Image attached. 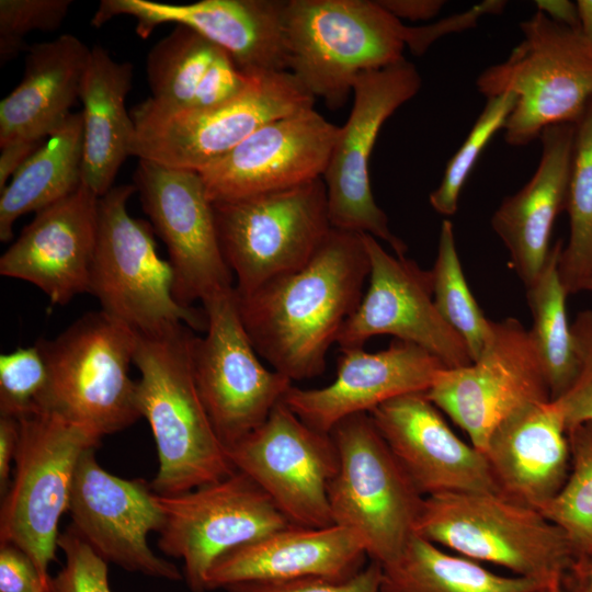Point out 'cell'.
Returning a JSON list of instances; mask_svg holds the SVG:
<instances>
[{"mask_svg": "<svg viewBox=\"0 0 592 592\" xmlns=\"http://www.w3.org/2000/svg\"><path fill=\"white\" fill-rule=\"evenodd\" d=\"M44 141L45 139H15L0 146V192Z\"/></svg>", "mask_w": 592, "mask_h": 592, "instance_id": "f6af8a7d", "label": "cell"}, {"mask_svg": "<svg viewBox=\"0 0 592 592\" xmlns=\"http://www.w3.org/2000/svg\"><path fill=\"white\" fill-rule=\"evenodd\" d=\"M146 73L148 100L172 111L219 104L240 93L253 77L218 45L184 25H177L152 46Z\"/></svg>", "mask_w": 592, "mask_h": 592, "instance_id": "f1b7e54d", "label": "cell"}, {"mask_svg": "<svg viewBox=\"0 0 592 592\" xmlns=\"http://www.w3.org/2000/svg\"><path fill=\"white\" fill-rule=\"evenodd\" d=\"M164 514L158 547L181 558L192 592H205L209 570L228 551L293 525L246 474L172 496L156 493Z\"/></svg>", "mask_w": 592, "mask_h": 592, "instance_id": "5bb4252c", "label": "cell"}, {"mask_svg": "<svg viewBox=\"0 0 592 592\" xmlns=\"http://www.w3.org/2000/svg\"><path fill=\"white\" fill-rule=\"evenodd\" d=\"M71 4V0H0L1 65L26 49L24 38L31 32L60 27Z\"/></svg>", "mask_w": 592, "mask_h": 592, "instance_id": "f35d334b", "label": "cell"}, {"mask_svg": "<svg viewBox=\"0 0 592 592\" xmlns=\"http://www.w3.org/2000/svg\"><path fill=\"white\" fill-rule=\"evenodd\" d=\"M133 185L152 229L164 242L184 306L234 287L219 246L213 203L198 172L138 159Z\"/></svg>", "mask_w": 592, "mask_h": 592, "instance_id": "e0dca14e", "label": "cell"}, {"mask_svg": "<svg viewBox=\"0 0 592 592\" xmlns=\"http://www.w3.org/2000/svg\"><path fill=\"white\" fill-rule=\"evenodd\" d=\"M567 437L570 471L540 512L561 530L577 562L592 557V421L568 429Z\"/></svg>", "mask_w": 592, "mask_h": 592, "instance_id": "d590c367", "label": "cell"}, {"mask_svg": "<svg viewBox=\"0 0 592 592\" xmlns=\"http://www.w3.org/2000/svg\"><path fill=\"white\" fill-rule=\"evenodd\" d=\"M132 184L113 186L99 198V223L89 293L101 310L138 334L178 325L205 332L203 308L180 304L170 263L157 252L152 227L130 216Z\"/></svg>", "mask_w": 592, "mask_h": 592, "instance_id": "ba28073f", "label": "cell"}, {"mask_svg": "<svg viewBox=\"0 0 592 592\" xmlns=\"http://www.w3.org/2000/svg\"><path fill=\"white\" fill-rule=\"evenodd\" d=\"M522 41L506 60L476 80L487 99L511 93L515 105L504 124L510 146H526L554 125L576 124L592 99V46L580 29L536 11L520 23Z\"/></svg>", "mask_w": 592, "mask_h": 592, "instance_id": "5b68a950", "label": "cell"}, {"mask_svg": "<svg viewBox=\"0 0 592 592\" xmlns=\"http://www.w3.org/2000/svg\"><path fill=\"white\" fill-rule=\"evenodd\" d=\"M382 567L372 561L345 579L305 577L278 581L240 583L229 592H380Z\"/></svg>", "mask_w": 592, "mask_h": 592, "instance_id": "60d3db41", "label": "cell"}, {"mask_svg": "<svg viewBox=\"0 0 592 592\" xmlns=\"http://www.w3.org/2000/svg\"><path fill=\"white\" fill-rule=\"evenodd\" d=\"M137 334L102 310L91 311L56 338L37 341L49 371L41 411L77 423L101 439L141 418L130 377Z\"/></svg>", "mask_w": 592, "mask_h": 592, "instance_id": "52a82bcc", "label": "cell"}, {"mask_svg": "<svg viewBox=\"0 0 592 592\" xmlns=\"http://www.w3.org/2000/svg\"><path fill=\"white\" fill-rule=\"evenodd\" d=\"M213 206L221 253L239 297L301 269L332 228L322 178Z\"/></svg>", "mask_w": 592, "mask_h": 592, "instance_id": "8fae6325", "label": "cell"}, {"mask_svg": "<svg viewBox=\"0 0 592 592\" xmlns=\"http://www.w3.org/2000/svg\"><path fill=\"white\" fill-rule=\"evenodd\" d=\"M566 589L572 592H592V557L573 563Z\"/></svg>", "mask_w": 592, "mask_h": 592, "instance_id": "681fc988", "label": "cell"}, {"mask_svg": "<svg viewBox=\"0 0 592 592\" xmlns=\"http://www.w3.org/2000/svg\"><path fill=\"white\" fill-rule=\"evenodd\" d=\"M537 11L554 22L571 29H580L577 3L569 0H536Z\"/></svg>", "mask_w": 592, "mask_h": 592, "instance_id": "c3c4849f", "label": "cell"}, {"mask_svg": "<svg viewBox=\"0 0 592 592\" xmlns=\"http://www.w3.org/2000/svg\"><path fill=\"white\" fill-rule=\"evenodd\" d=\"M505 5L506 2L502 0H487L463 13L449 15L436 23L422 26H407L406 47L412 54L421 56L442 36L474 27L479 18L485 14H499Z\"/></svg>", "mask_w": 592, "mask_h": 592, "instance_id": "b9f144b4", "label": "cell"}, {"mask_svg": "<svg viewBox=\"0 0 592 592\" xmlns=\"http://www.w3.org/2000/svg\"><path fill=\"white\" fill-rule=\"evenodd\" d=\"M515 101L511 93L487 99L466 139L447 162L441 183L430 193L429 201L436 213L443 216L456 213L468 175L493 135L503 129Z\"/></svg>", "mask_w": 592, "mask_h": 592, "instance_id": "8d00e7d4", "label": "cell"}, {"mask_svg": "<svg viewBox=\"0 0 592 592\" xmlns=\"http://www.w3.org/2000/svg\"><path fill=\"white\" fill-rule=\"evenodd\" d=\"M368 275L364 234L331 228L301 269L238 296L258 355L292 382L322 375L328 350L360 305Z\"/></svg>", "mask_w": 592, "mask_h": 592, "instance_id": "6da1fadb", "label": "cell"}, {"mask_svg": "<svg viewBox=\"0 0 592 592\" xmlns=\"http://www.w3.org/2000/svg\"><path fill=\"white\" fill-rule=\"evenodd\" d=\"M136 334L134 365L140 373L137 406L150 426L159 458L152 490L178 494L232 474L236 469L195 386L193 330L178 325L152 334Z\"/></svg>", "mask_w": 592, "mask_h": 592, "instance_id": "7a4b0ae2", "label": "cell"}, {"mask_svg": "<svg viewBox=\"0 0 592 592\" xmlns=\"http://www.w3.org/2000/svg\"><path fill=\"white\" fill-rule=\"evenodd\" d=\"M226 453L235 469L249 476L293 525H333L328 491L339 466L335 444L283 401Z\"/></svg>", "mask_w": 592, "mask_h": 592, "instance_id": "2e32d148", "label": "cell"}, {"mask_svg": "<svg viewBox=\"0 0 592 592\" xmlns=\"http://www.w3.org/2000/svg\"><path fill=\"white\" fill-rule=\"evenodd\" d=\"M366 557L361 539L346 527L291 525L220 557L208 572L206 590L305 577L345 579L364 567Z\"/></svg>", "mask_w": 592, "mask_h": 592, "instance_id": "d4e9b609", "label": "cell"}, {"mask_svg": "<svg viewBox=\"0 0 592 592\" xmlns=\"http://www.w3.org/2000/svg\"><path fill=\"white\" fill-rule=\"evenodd\" d=\"M580 31L592 46V0H578L577 2Z\"/></svg>", "mask_w": 592, "mask_h": 592, "instance_id": "816d5d0a", "label": "cell"}, {"mask_svg": "<svg viewBox=\"0 0 592 592\" xmlns=\"http://www.w3.org/2000/svg\"><path fill=\"white\" fill-rule=\"evenodd\" d=\"M421 84L417 67L405 58L361 73L353 86L349 118L339 129L322 175L331 227L384 240L397 255H405L407 246L391 232L374 200L368 162L383 124Z\"/></svg>", "mask_w": 592, "mask_h": 592, "instance_id": "4fadbf2b", "label": "cell"}, {"mask_svg": "<svg viewBox=\"0 0 592 592\" xmlns=\"http://www.w3.org/2000/svg\"><path fill=\"white\" fill-rule=\"evenodd\" d=\"M99 198L81 185L37 212L0 258L2 276L39 288L52 305L89 293L95 252Z\"/></svg>", "mask_w": 592, "mask_h": 592, "instance_id": "603a6c76", "label": "cell"}, {"mask_svg": "<svg viewBox=\"0 0 592 592\" xmlns=\"http://www.w3.org/2000/svg\"><path fill=\"white\" fill-rule=\"evenodd\" d=\"M571 330L576 348H592V309L579 312Z\"/></svg>", "mask_w": 592, "mask_h": 592, "instance_id": "f907efd6", "label": "cell"}, {"mask_svg": "<svg viewBox=\"0 0 592 592\" xmlns=\"http://www.w3.org/2000/svg\"><path fill=\"white\" fill-rule=\"evenodd\" d=\"M87 449L76 468L69 512L71 526L106 562L126 571L179 581V568L148 545V534L160 532L164 514L151 485L124 479L102 468Z\"/></svg>", "mask_w": 592, "mask_h": 592, "instance_id": "d6986e66", "label": "cell"}, {"mask_svg": "<svg viewBox=\"0 0 592 592\" xmlns=\"http://www.w3.org/2000/svg\"><path fill=\"white\" fill-rule=\"evenodd\" d=\"M49 371L36 342L0 355V415L15 419L42 410Z\"/></svg>", "mask_w": 592, "mask_h": 592, "instance_id": "74e56055", "label": "cell"}, {"mask_svg": "<svg viewBox=\"0 0 592 592\" xmlns=\"http://www.w3.org/2000/svg\"><path fill=\"white\" fill-rule=\"evenodd\" d=\"M563 592H572V591H570V590H566V591H563Z\"/></svg>", "mask_w": 592, "mask_h": 592, "instance_id": "db71d44e", "label": "cell"}, {"mask_svg": "<svg viewBox=\"0 0 592 592\" xmlns=\"http://www.w3.org/2000/svg\"><path fill=\"white\" fill-rule=\"evenodd\" d=\"M329 434L339 457L328 491L332 522L353 531L367 557L384 565L414 534L424 497L368 413L343 419Z\"/></svg>", "mask_w": 592, "mask_h": 592, "instance_id": "30bf717a", "label": "cell"}, {"mask_svg": "<svg viewBox=\"0 0 592 592\" xmlns=\"http://www.w3.org/2000/svg\"><path fill=\"white\" fill-rule=\"evenodd\" d=\"M285 8L283 0H202L187 4L102 0L91 24L100 27L116 16L128 15L136 20V33L143 38L164 23L184 25L223 48L244 73L258 76L287 71Z\"/></svg>", "mask_w": 592, "mask_h": 592, "instance_id": "ffe728a7", "label": "cell"}, {"mask_svg": "<svg viewBox=\"0 0 592 592\" xmlns=\"http://www.w3.org/2000/svg\"><path fill=\"white\" fill-rule=\"evenodd\" d=\"M414 533L480 563L566 591L574 558L561 530L500 491L424 497Z\"/></svg>", "mask_w": 592, "mask_h": 592, "instance_id": "3957f363", "label": "cell"}, {"mask_svg": "<svg viewBox=\"0 0 592 592\" xmlns=\"http://www.w3.org/2000/svg\"><path fill=\"white\" fill-rule=\"evenodd\" d=\"M205 335H194L192 372L207 415L225 447L262 425L293 382L259 360L239 312L235 286L202 301Z\"/></svg>", "mask_w": 592, "mask_h": 592, "instance_id": "7c38bea8", "label": "cell"}, {"mask_svg": "<svg viewBox=\"0 0 592 592\" xmlns=\"http://www.w3.org/2000/svg\"><path fill=\"white\" fill-rule=\"evenodd\" d=\"M493 329L491 343L477 360L442 368L425 391L482 453L494 430L512 413L551 400L530 330L515 318L494 321Z\"/></svg>", "mask_w": 592, "mask_h": 592, "instance_id": "9a60e30c", "label": "cell"}, {"mask_svg": "<svg viewBox=\"0 0 592 592\" xmlns=\"http://www.w3.org/2000/svg\"><path fill=\"white\" fill-rule=\"evenodd\" d=\"M133 65L116 61L101 46L91 48L81 82L83 110L82 184L105 195L129 156L134 124L125 107L132 89Z\"/></svg>", "mask_w": 592, "mask_h": 592, "instance_id": "f546056e", "label": "cell"}, {"mask_svg": "<svg viewBox=\"0 0 592 592\" xmlns=\"http://www.w3.org/2000/svg\"><path fill=\"white\" fill-rule=\"evenodd\" d=\"M81 112L66 122L24 162L0 192V240L13 237L15 221L73 193L82 183Z\"/></svg>", "mask_w": 592, "mask_h": 592, "instance_id": "4dcf8cb0", "label": "cell"}, {"mask_svg": "<svg viewBox=\"0 0 592 592\" xmlns=\"http://www.w3.org/2000/svg\"><path fill=\"white\" fill-rule=\"evenodd\" d=\"M19 420L8 415H0V492L8 491L11 463L15 458L19 445Z\"/></svg>", "mask_w": 592, "mask_h": 592, "instance_id": "bcb514c9", "label": "cell"}, {"mask_svg": "<svg viewBox=\"0 0 592 592\" xmlns=\"http://www.w3.org/2000/svg\"><path fill=\"white\" fill-rule=\"evenodd\" d=\"M284 27L287 71L331 110L361 73L405 58L407 25L377 0H288Z\"/></svg>", "mask_w": 592, "mask_h": 592, "instance_id": "277c9868", "label": "cell"}, {"mask_svg": "<svg viewBox=\"0 0 592 592\" xmlns=\"http://www.w3.org/2000/svg\"><path fill=\"white\" fill-rule=\"evenodd\" d=\"M340 352L331 384L315 389L292 386L282 400L304 423L322 433L388 400L426 391L445 367L426 350L397 339L375 353L363 348Z\"/></svg>", "mask_w": 592, "mask_h": 592, "instance_id": "cb8c5ba5", "label": "cell"}, {"mask_svg": "<svg viewBox=\"0 0 592 592\" xmlns=\"http://www.w3.org/2000/svg\"><path fill=\"white\" fill-rule=\"evenodd\" d=\"M90 53L71 34L27 48L22 80L0 102V146L44 140L66 122L80 99Z\"/></svg>", "mask_w": 592, "mask_h": 592, "instance_id": "83f0119b", "label": "cell"}, {"mask_svg": "<svg viewBox=\"0 0 592 592\" xmlns=\"http://www.w3.org/2000/svg\"><path fill=\"white\" fill-rule=\"evenodd\" d=\"M585 291L592 293V276H591V278H590V281H589V283H588V285H587V287H585Z\"/></svg>", "mask_w": 592, "mask_h": 592, "instance_id": "f5cc1de1", "label": "cell"}, {"mask_svg": "<svg viewBox=\"0 0 592 592\" xmlns=\"http://www.w3.org/2000/svg\"><path fill=\"white\" fill-rule=\"evenodd\" d=\"M566 209L569 238L559 258V274L568 295L585 291L592 276V99L576 123Z\"/></svg>", "mask_w": 592, "mask_h": 592, "instance_id": "836d02e7", "label": "cell"}, {"mask_svg": "<svg viewBox=\"0 0 592 592\" xmlns=\"http://www.w3.org/2000/svg\"><path fill=\"white\" fill-rule=\"evenodd\" d=\"M0 592H50L31 557L11 543H0Z\"/></svg>", "mask_w": 592, "mask_h": 592, "instance_id": "ee69618b", "label": "cell"}, {"mask_svg": "<svg viewBox=\"0 0 592 592\" xmlns=\"http://www.w3.org/2000/svg\"><path fill=\"white\" fill-rule=\"evenodd\" d=\"M581 369L571 387L558 399L567 430L592 421V348H576Z\"/></svg>", "mask_w": 592, "mask_h": 592, "instance_id": "7bdbcfd3", "label": "cell"}, {"mask_svg": "<svg viewBox=\"0 0 592 592\" xmlns=\"http://www.w3.org/2000/svg\"><path fill=\"white\" fill-rule=\"evenodd\" d=\"M431 272L436 309L463 339L471 361L477 360L493 339L494 321L486 318L468 287L457 253L453 224L448 219L442 221Z\"/></svg>", "mask_w": 592, "mask_h": 592, "instance_id": "e575fe53", "label": "cell"}, {"mask_svg": "<svg viewBox=\"0 0 592 592\" xmlns=\"http://www.w3.org/2000/svg\"><path fill=\"white\" fill-rule=\"evenodd\" d=\"M483 455L498 490L540 512L569 474L567 428L555 401L512 413L494 430Z\"/></svg>", "mask_w": 592, "mask_h": 592, "instance_id": "4316f807", "label": "cell"}, {"mask_svg": "<svg viewBox=\"0 0 592 592\" xmlns=\"http://www.w3.org/2000/svg\"><path fill=\"white\" fill-rule=\"evenodd\" d=\"M368 414L423 497L499 491L483 453L453 432L425 391L388 400Z\"/></svg>", "mask_w": 592, "mask_h": 592, "instance_id": "7402d4cb", "label": "cell"}, {"mask_svg": "<svg viewBox=\"0 0 592 592\" xmlns=\"http://www.w3.org/2000/svg\"><path fill=\"white\" fill-rule=\"evenodd\" d=\"M377 2L399 21H428L442 10L443 0H377Z\"/></svg>", "mask_w": 592, "mask_h": 592, "instance_id": "7dc6e473", "label": "cell"}, {"mask_svg": "<svg viewBox=\"0 0 592 592\" xmlns=\"http://www.w3.org/2000/svg\"><path fill=\"white\" fill-rule=\"evenodd\" d=\"M562 247L561 240L551 246L542 272L526 287L533 320L530 333L545 372L551 400L558 399L571 387L581 369L566 312V298L569 295L559 274Z\"/></svg>", "mask_w": 592, "mask_h": 592, "instance_id": "d6a6232c", "label": "cell"}, {"mask_svg": "<svg viewBox=\"0 0 592 592\" xmlns=\"http://www.w3.org/2000/svg\"><path fill=\"white\" fill-rule=\"evenodd\" d=\"M315 98L289 71L253 76L234 98L195 110H164L148 99L130 111L129 155L201 171L265 124L314 107Z\"/></svg>", "mask_w": 592, "mask_h": 592, "instance_id": "8992f818", "label": "cell"}, {"mask_svg": "<svg viewBox=\"0 0 592 592\" xmlns=\"http://www.w3.org/2000/svg\"><path fill=\"white\" fill-rule=\"evenodd\" d=\"M574 135L576 124L545 128L534 174L521 190L505 197L491 217V226L525 288L542 272L551 249L555 219L566 208Z\"/></svg>", "mask_w": 592, "mask_h": 592, "instance_id": "484cf974", "label": "cell"}, {"mask_svg": "<svg viewBox=\"0 0 592 592\" xmlns=\"http://www.w3.org/2000/svg\"><path fill=\"white\" fill-rule=\"evenodd\" d=\"M380 567V592H546L534 580L497 573L415 533Z\"/></svg>", "mask_w": 592, "mask_h": 592, "instance_id": "1f68e13d", "label": "cell"}, {"mask_svg": "<svg viewBox=\"0 0 592 592\" xmlns=\"http://www.w3.org/2000/svg\"><path fill=\"white\" fill-rule=\"evenodd\" d=\"M364 241L369 283L339 333L340 350L363 348L372 337L390 334L426 350L445 367L469 365L473 361L465 342L435 307L431 270L388 253L369 235L364 234Z\"/></svg>", "mask_w": 592, "mask_h": 592, "instance_id": "ac0fdd59", "label": "cell"}, {"mask_svg": "<svg viewBox=\"0 0 592 592\" xmlns=\"http://www.w3.org/2000/svg\"><path fill=\"white\" fill-rule=\"evenodd\" d=\"M18 420L13 480L1 501L0 543L25 551L50 591L49 566L56 559L58 524L69 510L76 468L101 437L49 411Z\"/></svg>", "mask_w": 592, "mask_h": 592, "instance_id": "9c48e42d", "label": "cell"}, {"mask_svg": "<svg viewBox=\"0 0 592 592\" xmlns=\"http://www.w3.org/2000/svg\"><path fill=\"white\" fill-rule=\"evenodd\" d=\"M339 129L314 107L265 124L198 171L208 200L235 201L322 178Z\"/></svg>", "mask_w": 592, "mask_h": 592, "instance_id": "44dd1931", "label": "cell"}, {"mask_svg": "<svg viewBox=\"0 0 592 592\" xmlns=\"http://www.w3.org/2000/svg\"><path fill=\"white\" fill-rule=\"evenodd\" d=\"M58 548L66 562L52 578V592H112L107 579V562L100 557L70 525L59 534Z\"/></svg>", "mask_w": 592, "mask_h": 592, "instance_id": "ab89813d", "label": "cell"}]
</instances>
